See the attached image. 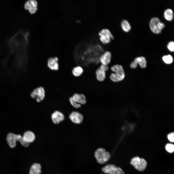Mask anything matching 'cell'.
<instances>
[{"label":"cell","mask_w":174,"mask_h":174,"mask_svg":"<svg viewBox=\"0 0 174 174\" xmlns=\"http://www.w3.org/2000/svg\"><path fill=\"white\" fill-rule=\"evenodd\" d=\"M113 72L109 76L110 80L114 82H117L122 81L125 77V74L122 66L118 64H115L110 67Z\"/></svg>","instance_id":"1"},{"label":"cell","mask_w":174,"mask_h":174,"mask_svg":"<svg viewBox=\"0 0 174 174\" xmlns=\"http://www.w3.org/2000/svg\"><path fill=\"white\" fill-rule=\"evenodd\" d=\"M94 156L98 163L103 164L109 160L110 155L109 152L105 149L99 148L95 151Z\"/></svg>","instance_id":"2"},{"label":"cell","mask_w":174,"mask_h":174,"mask_svg":"<svg viewBox=\"0 0 174 174\" xmlns=\"http://www.w3.org/2000/svg\"><path fill=\"white\" fill-rule=\"evenodd\" d=\"M151 30L154 33L159 34L160 33L161 30L165 27L164 24L161 22L159 19L157 17L152 18L149 23Z\"/></svg>","instance_id":"3"},{"label":"cell","mask_w":174,"mask_h":174,"mask_svg":"<svg viewBox=\"0 0 174 174\" xmlns=\"http://www.w3.org/2000/svg\"><path fill=\"white\" fill-rule=\"evenodd\" d=\"M130 163L135 168L140 171H144L147 165V162L144 159L138 156L132 158Z\"/></svg>","instance_id":"4"},{"label":"cell","mask_w":174,"mask_h":174,"mask_svg":"<svg viewBox=\"0 0 174 174\" xmlns=\"http://www.w3.org/2000/svg\"><path fill=\"white\" fill-rule=\"evenodd\" d=\"M31 97L36 99L37 102H40L44 99L45 96V91L42 86H40L34 89L30 94Z\"/></svg>","instance_id":"5"},{"label":"cell","mask_w":174,"mask_h":174,"mask_svg":"<svg viewBox=\"0 0 174 174\" xmlns=\"http://www.w3.org/2000/svg\"><path fill=\"white\" fill-rule=\"evenodd\" d=\"M100 39L103 44L109 43L111 39H113L114 37L110 31L108 29H104L101 30L99 33Z\"/></svg>","instance_id":"6"},{"label":"cell","mask_w":174,"mask_h":174,"mask_svg":"<svg viewBox=\"0 0 174 174\" xmlns=\"http://www.w3.org/2000/svg\"><path fill=\"white\" fill-rule=\"evenodd\" d=\"M103 172L109 174H124V171L120 168L112 164L108 165L102 168Z\"/></svg>","instance_id":"7"},{"label":"cell","mask_w":174,"mask_h":174,"mask_svg":"<svg viewBox=\"0 0 174 174\" xmlns=\"http://www.w3.org/2000/svg\"><path fill=\"white\" fill-rule=\"evenodd\" d=\"M69 118L72 122L77 124L81 123L83 122L84 119L83 115L77 111L72 112L69 116Z\"/></svg>","instance_id":"8"},{"label":"cell","mask_w":174,"mask_h":174,"mask_svg":"<svg viewBox=\"0 0 174 174\" xmlns=\"http://www.w3.org/2000/svg\"><path fill=\"white\" fill-rule=\"evenodd\" d=\"M138 64L142 68H145L146 66V61L145 58L143 56L136 58L131 63L130 66L132 68H135L137 67Z\"/></svg>","instance_id":"9"},{"label":"cell","mask_w":174,"mask_h":174,"mask_svg":"<svg viewBox=\"0 0 174 174\" xmlns=\"http://www.w3.org/2000/svg\"><path fill=\"white\" fill-rule=\"evenodd\" d=\"M58 60V58L56 57L49 58L47 61V66L52 70H58L59 68Z\"/></svg>","instance_id":"10"},{"label":"cell","mask_w":174,"mask_h":174,"mask_svg":"<svg viewBox=\"0 0 174 174\" xmlns=\"http://www.w3.org/2000/svg\"><path fill=\"white\" fill-rule=\"evenodd\" d=\"M111 52L109 51H106L101 55L99 60L101 64L108 65L111 62Z\"/></svg>","instance_id":"11"},{"label":"cell","mask_w":174,"mask_h":174,"mask_svg":"<svg viewBox=\"0 0 174 174\" xmlns=\"http://www.w3.org/2000/svg\"><path fill=\"white\" fill-rule=\"evenodd\" d=\"M51 118L53 123L58 124L63 121L65 119V116L63 113L58 111H56L51 114Z\"/></svg>","instance_id":"12"},{"label":"cell","mask_w":174,"mask_h":174,"mask_svg":"<svg viewBox=\"0 0 174 174\" xmlns=\"http://www.w3.org/2000/svg\"><path fill=\"white\" fill-rule=\"evenodd\" d=\"M24 7L26 9L28 10L31 14H34L37 10V2L35 0H28L25 3Z\"/></svg>","instance_id":"13"},{"label":"cell","mask_w":174,"mask_h":174,"mask_svg":"<svg viewBox=\"0 0 174 174\" xmlns=\"http://www.w3.org/2000/svg\"><path fill=\"white\" fill-rule=\"evenodd\" d=\"M24 140L29 144L34 142L36 138L35 135L32 131H27L24 133L22 136Z\"/></svg>","instance_id":"14"},{"label":"cell","mask_w":174,"mask_h":174,"mask_svg":"<svg viewBox=\"0 0 174 174\" xmlns=\"http://www.w3.org/2000/svg\"><path fill=\"white\" fill-rule=\"evenodd\" d=\"M72 97L77 103L81 105L85 104L87 103L86 97L83 94L75 93Z\"/></svg>","instance_id":"15"},{"label":"cell","mask_w":174,"mask_h":174,"mask_svg":"<svg viewBox=\"0 0 174 174\" xmlns=\"http://www.w3.org/2000/svg\"><path fill=\"white\" fill-rule=\"evenodd\" d=\"M42 172V166L38 163H35L31 166L29 174H41Z\"/></svg>","instance_id":"16"},{"label":"cell","mask_w":174,"mask_h":174,"mask_svg":"<svg viewBox=\"0 0 174 174\" xmlns=\"http://www.w3.org/2000/svg\"><path fill=\"white\" fill-rule=\"evenodd\" d=\"M95 74L96 79L99 82L103 81L106 78V72L99 67L95 71Z\"/></svg>","instance_id":"17"},{"label":"cell","mask_w":174,"mask_h":174,"mask_svg":"<svg viewBox=\"0 0 174 174\" xmlns=\"http://www.w3.org/2000/svg\"><path fill=\"white\" fill-rule=\"evenodd\" d=\"M14 133H10L7 136L6 140L9 146L11 148H13L16 146V141L14 138Z\"/></svg>","instance_id":"18"},{"label":"cell","mask_w":174,"mask_h":174,"mask_svg":"<svg viewBox=\"0 0 174 174\" xmlns=\"http://www.w3.org/2000/svg\"><path fill=\"white\" fill-rule=\"evenodd\" d=\"M83 68L80 66H77L74 67L72 70V75L76 77L80 76L83 74Z\"/></svg>","instance_id":"19"},{"label":"cell","mask_w":174,"mask_h":174,"mask_svg":"<svg viewBox=\"0 0 174 174\" xmlns=\"http://www.w3.org/2000/svg\"><path fill=\"white\" fill-rule=\"evenodd\" d=\"M164 16L167 20L169 21L172 20L173 18L172 10L170 8H167L165 10L164 12Z\"/></svg>","instance_id":"20"},{"label":"cell","mask_w":174,"mask_h":174,"mask_svg":"<svg viewBox=\"0 0 174 174\" xmlns=\"http://www.w3.org/2000/svg\"><path fill=\"white\" fill-rule=\"evenodd\" d=\"M14 138L16 141H19L20 142L21 144L23 146L27 147L29 145V144L26 142L24 140L22 136L19 134H14Z\"/></svg>","instance_id":"21"},{"label":"cell","mask_w":174,"mask_h":174,"mask_svg":"<svg viewBox=\"0 0 174 174\" xmlns=\"http://www.w3.org/2000/svg\"><path fill=\"white\" fill-rule=\"evenodd\" d=\"M121 26L122 29L124 31H129L131 29V26L128 22L126 20H123L121 23Z\"/></svg>","instance_id":"22"},{"label":"cell","mask_w":174,"mask_h":174,"mask_svg":"<svg viewBox=\"0 0 174 174\" xmlns=\"http://www.w3.org/2000/svg\"><path fill=\"white\" fill-rule=\"evenodd\" d=\"M162 59L164 62L167 64L172 63L173 61V58L172 56L170 55L163 56L162 58Z\"/></svg>","instance_id":"23"},{"label":"cell","mask_w":174,"mask_h":174,"mask_svg":"<svg viewBox=\"0 0 174 174\" xmlns=\"http://www.w3.org/2000/svg\"><path fill=\"white\" fill-rule=\"evenodd\" d=\"M69 101L72 105L75 108L78 109L81 107V105L77 103L72 96L70 97Z\"/></svg>","instance_id":"24"},{"label":"cell","mask_w":174,"mask_h":174,"mask_svg":"<svg viewBox=\"0 0 174 174\" xmlns=\"http://www.w3.org/2000/svg\"><path fill=\"white\" fill-rule=\"evenodd\" d=\"M165 148L166 150L168 152L172 153L174 151V146L173 144H168L166 145Z\"/></svg>","instance_id":"25"},{"label":"cell","mask_w":174,"mask_h":174,"mask_svg":"<svg viewBox=\"0 0 174 174\" xmlns=\"http://www.w3.org/2000/svg\"><path fill=\"white\" fill-rule=\"evenodd\" d=\"M168 49L171 51H174V42L173 41L169 42L167 45Z\"/></svg>","instance_id":"26"},{"label":"cell","mask_w":174,"mask_h":174,"mask_svg":"<svg viewBox=\"0 0 174 174\" xmlns=\"http://www.w3.org/2000/svg\"><path fill=\"white\" fill-rule=\"evenodd\" d=\"M174 133H171L168 134L167 136V138L169 140L172 142L174 141Z\"/></svg>","instance_id":"27"},{"label":"cell","mask_w":174,"mask_h":174,"mask_svg":"<svg viewBox=\"0 0 174 174\" xmlns=\"http://www.w3.org/2000/svg\"><path fill=\"white\" fill-rule=\"evenodd\" d=\"M99 67L106 72L108 71L109 69L108 65H105L102 64H101Z\"/></svg>","instance_id":"28"}]
</instances>
